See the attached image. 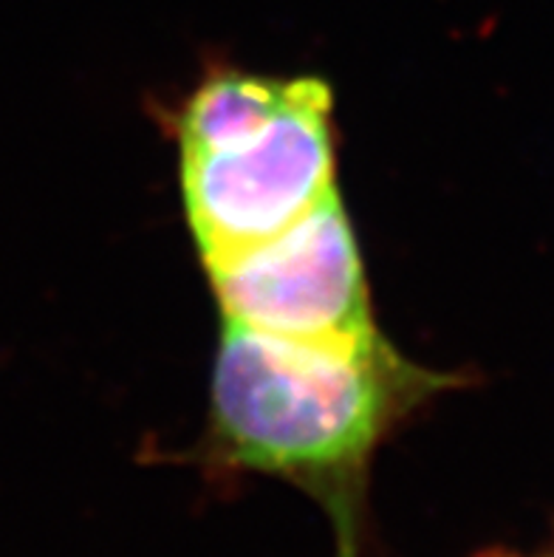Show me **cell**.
<instances>
[{
	"label": "cell",
	"mask_w": 554,
	"mask_h": 557,
	"mask_svg": "<svg viewBox=\"0 0 554 557\" xmlns=\"http://www.w3.org/2000/svg\"><path fill=\"white\" fill-rule=\"evenodd\" d=\"M470 382L407 360L385 334L295 343L224 323L201 459L300 487L323 507L337 557H359L373 456L402 424Z\"/></svg>",
	"instance_id": "obj_1"
},
{
	"label": "cell",
	"mask_w": 554,
	"mask_h": 557,
	"mask_svg": "<svg viewBox=\"0 0 554 557\" xmlns=\"http://www.w3.org/2000/svg\"><path fill=\"white\" fill-rule=\"evenodd\" d=\"M170 131L201 263L283 233L337 190L334 94L323 79L216 65Z\"/></svg>",
	"instance_id": "obj_2"
},
{
	"label": "cell",
	"mask_w": 554,
	"mask_h": 557,
	"mask_svg": "<svg viewBox=\"0 0 554 557\" xmlns=\"http://www.w3.org/2000/svg\"><path fill=\"white\" fill-rule=\"evenodd\" d=\"M204 269L224 323L337 346L382 334L357 233L337 190L283 233L204 261Z\"/></svg>",
	"instance_id": "obj_3"
},
{
	"label": "cell",
	"mask_w": 554,
	"mask_h": 557,
	"mask_svg": "<svg viewBox=\"0 0 554 557\" xmlns=\"http://www.w3.org/2000/svg\"><path fill=\"white\" fill-rule=\"evenodd\" d=\"M546 557H554V549H552V552H549V555H546Z\"/></svg>",
	"instance_id": "obj_4"
}]
</instances>
